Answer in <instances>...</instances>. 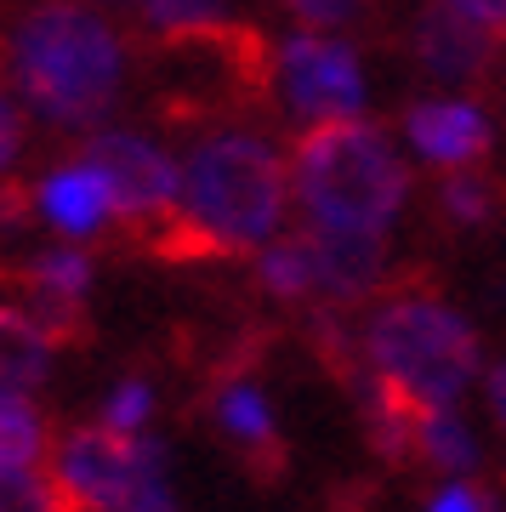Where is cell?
<instances>
[{"label": "cell", "instance_id": "obj_1", "mask_svg": "<svg viewBox=\"0 0 506 512\" xmlns=\"http://www.w3.org/2000/svg\"><path fill=\"white\" fill-rule=\"evenodd\" d=\"M290 200V171L262 137L251 131H217L188 148L182 160V194L171 234L160 239L165 256H222L256 251L279 234Z\"/></svg>", "mask_w": 506, "mask_h": 512}, {"label": "cell", "instance_id": "obj_2", "mask_svg": "<svg viewBox=\"0 0 506 512\" xmlns=\"http://www.w3.org/2000/svg\"><path fill=\"white\" fill-rule=\"evenodd\" d=\"M12 80L52 126H97L126 86V46L114 23L74 0H40L12 29Z\"/></svg>", "mask_w": 506, "mask_h": 512}, {"label": "cell", "instance_id": "obj_3", "mask_svg": "<svg viewBox=\"0 0 506 512\" xmlns=\"http://www.w3.org/2000/svg\"><path fill=\"white\" fill-rule=\"evenodd\" d=\"M290 188L319 228L387 234L410 200V171L387 131L347 114V120H319L302 131V143L290 154Z\"/></svg>", "mask_w": 506, "mask_h": 512}, {"label": "cell", "instance_id": "obj_4", "mask_svg": "<svg viewBox=\"0 0 506 512\" xmlns=\"http://www.w3.org/2000/svg\"><path fill=\"white\" fill-rule=\"evenodd\" d=\"M364 359L421 410H444L478 376V336L461 313L433 296H393L364 325Z\"/></svg>", "mask_w": 506, "mask_h": 512}, {"label": "cell", "instance_id": "obj_5", "mask_svg": "<svg viewBox=\"0 0 506 512\" xmlns=\"http://www.w3.org/2000/svg\"><path fill=\"white\" fill-rule=\"evenodd\" d=\"M154 450H165V444L97 421V427H74L52 444L46 478H52L63 512H114L131 495L137 473L154 461Z\"/></svg>", "mask_w": 506, "mask_h": 512}, {"label": "cell", "instance_id": "obj_6", "mask_svg": "<svg viewBox=\"0 0 506 512\" xmlns=\"http://www.w3.org/2000/svg\"><path fill=\"white\" fill-rule=\"evenodd\" d=\"M86 160L103 171L114 200V217L126 222H171L182 194V165L160 143L137 131H97L86 143Z\"/></svg>", "mask_w": 506, "mask_h": 512}, {"label": "cell", "instance_id": "obj_7", "mask_svg": "<svg viewBox=\"0 0 506 512\" xmlns=\"http://www.w3.org/2000/svg\"><path fill=\"white\" fill-rule=\"evenodd\" d=\"M279 92L302 120H347L364 109V69L347 40H330L319 29L290 35L279 46Z\"/></svg>", "mask_w": 506, "mask_h": 512}, {"label": "cell", "instance_id": "obj_8", "mask_svg": "<svg viewBox=\"0 0 506 512\" xmlns=\"http://www.w3.org/2000/svg\"><path fill=\"white\" fill-rule=\"evenodd\" d=\"M308 256H313V291L330 302H359L381 285L387 268V239L370 228H319L308 222Z\"/></svg>", "mask_w": 506, "mask_h": 512}, {"label": "cell", "instance_id": "obj_9", "mask_svg": "<svg viewBox=\"0 0 506 512\" xmlns=\"http://www.w3.org/2000/svg\"><path fill=\"white\" fill-rule=\"evenodd\" d=\"M410 52H416L421 74L427 80H444V86H461V80H478L489 69V29L484 23L461 18L455 6H427L416 18V35H410Z\"/></svg>", "mask_w": 506, "mask_h": 512}, {"label": "cell", "instance_id": "obj_10", "mask_svg": "<svg viewBox=\"0 0 506 512\" xmlns=\"http://www.w3.org/2000/svg\"><path fill=\"white\" fill-rule=\"evenodd\" d=\"M404 137H410V148L421 160L461 171V165H472L489 148V120L467 97H433V103H416L404 114Z\"/></svg>", "mask_w": 506, "mask_h": 512}, {"label": "cell", "instance_id": "obj_11", "mask_svg": "<svg viewBox=\"0 0 506 512\" xmlns=\"http://www.w3.org/2000/svg\"><path fill=\"white\" fill-rule=\"evenodd\" d=\"M40 217L52 222L57 234H69V239H86L97 234L103 222L114 217V200H109V183H103V171L80 154V160L69 165H57L52 177L40 183Z\"/></svg>", "mask_w": 506, "mask_h": 512}, {"label": "cell", "instance_id": "obj_12", "mask_svg": "<svg viewBox=\"0 0 506 512\" xmlns=\"http://www.w3.org/2000/svg\"><path fill=\"white\" fill-rule=\"evenodd\" d=\"M217 421L262 473H279V456H285V450H279V427H273V410H268V399H262V387L228 382L217 393Z\"/></svg>", "mask_w": 506, "mask_h": 512}, {"label": "cell", "instance_id": "obj_13", "mask_svg": "<svg viewBox=\"0 0 506 512\" xmlns=\"http://www.w3.org/2000/svg\"><path fill=\"white\" fill-rule=\"evenodd\" d=\"M57 342L29 308H0V393H29L46 382Z\"/></svg>", "mask_w": 506, "mask_h": 512}, {"label": "cell", "instance_id": "obj_14", "mask_svg": "<svg viewBox=\"0 0 506 512\" xmlns=\"http://www.w3.org/2000/svg\"><path fill=\"white\" fill-rule=\"evenodd\" d=\"M416 456H427L433 467H444V473H467V467H478V444H472L467 421L455 416V404H444V410H421Z\"/></svg>", "mask_w": 506, "mask_h": 512}, {"label": "cell", "instance_id": "obj_15", "mask_svg": "<svg viewBox=\"0 0 506 512\" xmlns=\"http://www.w3.org/2000/svg\"><path fill=\"white\" fill-rule=\"evenodd\" d=\"M46 450H52V439H46V416L29 404V393H0V461L40 467Z\"/></svg>", "mask_w": 506, "mask_h": 512}, {"label": "cell", "instance_id": "obj_16", "mask_svg": "<svg viewBox=\"0 0 506 512\" xmlns=\"http://www.w3.org/2000/svg\"><path fill=\"white\" fill-rule=\"evenodd\" d=\"M256 274L273 296H308L313 291V256L308 239H268L256 256Z\"/></svg>", "mask_w": 506, "mask_h": 512}, {"label": "cell", "instance_id": "obj_17", "mask_svg": "<svg viewBox=\"0 0 506 512\" xmlns=\"http://www.w3.org/2000/svg\"><path fill=\"white\" fill-rule=\"evenodd\" d=\"M137 6L160 35H217L228 18L222 0H137Z\"/></svg>", "mask_w": 506, "mask_h": 512}, {"label": "cell", "instance_id": "obj_18", "mask_svg": "<svg viewBox=\"0 0 506 512\" xmlns=\"http://www.w3.org/2000/svg\"><path fill=\"white\" fill-rule=\"evenodd\" d=\"M0 512H63V501L40 467L0 461Z\"/></svg>", "mask_w": 506, "mask_h": 512}, {"label": "cell", "instance_id": "obj_19", "mask_svg": "<svg viewBox=\"0 0 506 512\" xmlns=\"http://www.w3.org/2000/svg\"><path fill=\"white\" fill-rule=\"evenodd\" d=\"M114 512H182L177 490H171V478H165V450H154V461H148L143 473H137L131 495H126V501H120Z\"/></svg>", "mask_w": 506, "mask_h": 512}, {"label": "cell", "instance_id": "obj_20", "mask_svg": "<svg viewBox=\"0 0 506 512\" xmlns=\"http://www.w3.org/2000/svg\"><path fill=\"white\" fill-rule=\"evenodd\" d=\"M148 416H154V387L137 382V376H131V382H120L109 399H103V421H109V427H120V433H143Z\"/></svg>", "mask_w": 506, "mask_h": 512}, {"label": "cell", "instance_id": "obj_21", "mask_svg": "<svg viewBox=\"0 0 506 512\" xmlns=\"http://www.w3.org/2000/svg\"><path fill=\"white\" fill-rule=\"evenodd\" d=\"M438 200H444V211H450L455 222H484L489 217V188L478 183V177H461V171L438 188Z\"/></svg>", "mask_w": 506, "mask_h": 512}, {"label": "cell", "instance_id": "obj_22", "mask_svg": "<svg viewBox=\"0 0 506 512\" xmlns=\"http://www.w3.org/2000/svg\"><path fill=\"white\" fill-rule=\"evenodd\" d=\"M285 6L302 29H342V23L359 18L364 0H285Z\"/></svg>", "mask_w": 506, "mask_h": 512}, {"label": "cell", "instance_id": "obj_23", "mask_svg": "<svg viewBox=\"0 0 506 512\" xmlns=\"http://www.w3.org/2000/svg\"><path fill=\"white\" fill-rule=\"evenodd\" d=\"M427 512H489V495L478 490V484H467V478H455V484H444V490L427 501Z\"/></svg>", "mask_w": 506, "mask_h": 512}, {"label": "cell", "instance_id": "obj_24", "mask_svg": "<svg viewBox=\"0 0 506 512\" xmlns=\"http://www.w3.org/2000/svg\"><path fill=\"white\" fill-rule=\"evenodd\" d=\"M18 148H23V126H18V109L6 103V92H0V171L18 160Z\"/></svg>", "mask_w": 506, "mask_h": 512}, {"label": "cell", "instance_id": "obj_25", "mask_svg": "<svg viewBox=\"0 0 506 512\" xmlns=\"http://www.w3.org/2000/svg\"><path fill=\"white\" fill-rule=\"evenodd\" d=\"M444 6H455L461 18L484 23V29H506V0H444Z\"/></svg>", "mask_w": 506, "mask_h": 512}, {"label": "cell", "instance_id": "obj_26", "mask_svg": "<svg viewBox=\"0 0 506 512\" xmlns=\"http://www.w3.org/2000/svg\"><path fill=\"white\" fill-rule=\"evenodd\" d=\"M484 393H489V410H495V421L506 427V359L484 376Z\"/></svg>", "mask_w": 506, "mask_h": 512}]
</instances>
